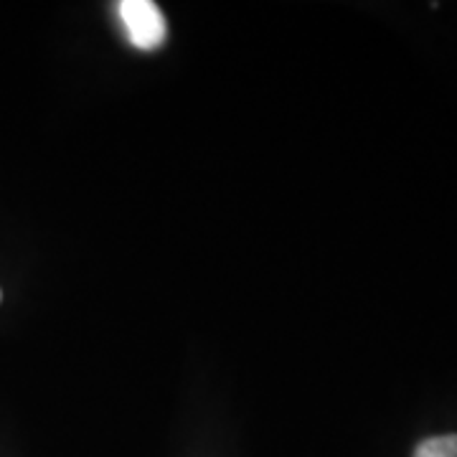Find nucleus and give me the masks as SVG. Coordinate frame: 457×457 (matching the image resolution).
I'll use <instances>...</instances> for the list:
<instances>
[{"instance_id":"f03ea898","label":"nucleus","mask_w":457,"mask_h":457,"mask_svg":"<svg viewBox=\"0 0 457 457\" xmlns=\"http://www.w3.org/2000/svg\"><path fill=\"white\" fill-rule=\"evenodd\" d=\"M414 457H457V435L427 437L417 445Z\"/></svg>"},{"instance_id":"7ed1b4c3","label":"nucleus","mask_w":457,"mask_h":457,"mask_svg":"<svg viewBox=\"0 0 457 457\" xmlns=\"http://www.w3.org/2000/svg\"><path fill=\"white\" fill-rule=\"evenodd\" d=\"M0 297H3V295H0Z\"/></svg>"},{"instance_id":"f257e3e1","label":"nucleus","mask_w":457,"mask_h":457,"mask_svg":"<svg viewBox=\"0 0 457 457\" xmlns=\"http://www.w3.org/2000/svg\"><path fill=\"white\" fill-rule=\"evenodd\" d=\"M117 13L125 26L130 44L137 51H158L168 38V23L163 11L153 0H122Z\"/></svg>"}]
</instances>
